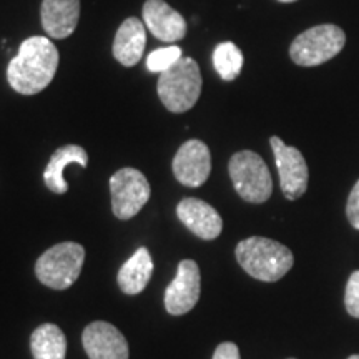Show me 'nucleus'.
<instances>
[{"label": "nucleus", "mask_w": 359, "mask_h": 359, "mask_svg": "<svg viewBox=\"0 0 359 359\" xmlns=\"http://www.w3.org/2000/svg\"><path fill=\"white\" fill-rule=\"evenodd\" d=\"M58 60V50L50 39L29 37L7 67L8 85L20 95H37L52 83Z\"/></svg>", "instance_id": "obj_1"}, {"label": "nucleus", "mask_w": 359, "mask_h": 359, "mask_svg": "<svg viewBox=\"0 0 359 359\" xmlns=\"http://www.w3.org/2000/svg\"><path fill=\"white\" fill-rule=\"evenodd\" d=\"M240 266L255 280L275 283L293 268L294 257L288 246L264 236L241 240L235 250Z\"/></svg>", "instance_id": "obj_2"}, {"label": "nucleus", "mask_w": 359, "mask_h": 359, "mask_svg": "<svg viewBox=\"0 0 359 359\" xmlns=\"http://www.w3.org/2000/svg\"><path fill=\"white\" fill-rule=\"evenodd\" d=\"M203 79L200 67L190 57H182L173 67L160 74L158 97L172 114H185L198 102Z\"/></svg>", "instance_id": "obj_3"}, {"label": "nucleus", "mask_w": 359, "mask_h": 359, "mask_svg": "<svg viewBox=\"0 0 359 359\" xmlns=\"http://www.w3.org/2000/svg\"><path fill=\"white\" fill-rule=\"evenodd\" d=\"M85 262V248L75 241H64L48 248L35 263V275L42 285L62 291L79 280Z\"/></svg>", "instance_id": "obj_4"}, {"label": "nucleus", "mask_w": 359, "mask_h": 359, "mask_svg": "<svg viewBox=\"0 0 359 359\" xmlns=\"http://www.w3.org/2000/svg\"><path fill=\"white\" fill-rule=\"evenodd\" d=\"M228 173L238 195L248 203H264L271 196V173L264 160L255 151L241 150L233 155L228 163Z\"/></svg>", "instance_id": "obj_5"}, {"label": "nucleus", "mask_w": 359, "mask_h": 359, "mask_svg": "<svg viewBox=\"0 0 359 359\" xmlns=\"http://www.w3.org/2000/svg\"><path fill=\"white\" fill-rule=\"evenodd\" d=\"M346 45V34L334 24L314 25L293 40L290 57L299 67H316L330 62Z\"/></svg>", "instance_id": "obj_6"}, {"label": "nucleus", "mask_w": 359, "mask_h": 359, "mask_svg": "<svg viewBox=\"0 0 359 359\" xmlns=\"http://www.w3.org/2000/svg\"><path fill=\"white\" fill-rule=\"evenodd\" d=\"M111 212L118 219H130L150 200L151 188L145 175L135 168H122L110 178Z\"/></svg>", "instance_id": "obj_7"}, {"label": "nucleus", "mask_w": 359, "mask_h": 359, "mask_svg": "<svg viewBox=\"0 0 359 359\" xmlns=\"http://www.w3.org/2000/svg\"><path fill=\"white\" fill-rule=\"evenodd\" d=\"M276 168L280 173V187L286 200L294 201L306 193L309 172L306 160L298 148L286 145L280 137L269 138Z\"/></svg>", "instance_id": "obj_8"}, {"label": "nucleus", "mask_w": 359, "mask_h": 359, "mask_svg": "<svg viewBox=\"0 0 359 359\" xmlns=\"http://www.w3.org/2000/svg\"><path fill=\"white\" fill-rule=\"evenodd\" d=\"M201 293L200 268L193 259H183L178 264L175 280L165 291V308L173 316H182L196 306Z\"/></svg>", "instance_id": "obj_9"}, {"label": "nucleus", "mask_w": 359, "mask_h": 359, "mask_svg": "<svg viewBox=\"0 0 359 359\" xmlns=\"http://www.w3.org/2000/svg\"><path fill=\"white\" fill-rule=\"evenodd\" d=\"M173 175L182 185L198 188L208 180L212 172V154L205 142L188 140L178 148L175 155Z\"/></svg>", "instance_id": "obj_10"}, {"label": "nucleus", "mask_w": 359, "mask_h": 359, "mask_svg": "<svg viewBox=\"0 0 359 359\" xmlns=\"http://www.w3.org/2000/svg\"><path fill=\"white\" fill-rule=\"evenodd\" d=\"M82 344L90 359H128L130 349L118 327L107 321H93L82 333Z\"/></svg>", "instance_id": "obj_11"}, {"label": "nucleus", "mask_w": 359, "mask_h": 359, "mask_svg": "<svg viewBox=\"0 0 359 359\" xmlns=\"http://www.w3.org/2000/svg\"><path fill=\"white\" fill-rule=\"evenodd\" d=\"M178 219L201 240H217L223 231V219L219 213L200 198H185L177 206Z\"/></svg>", "instance_id": "obj_12"}, {"label": "nucleus", "mask_w": 359, "mask_h": 359, "mask_svg": "<svg viewBox=\"0 0 359 359\" xmlns=\"http://www.w3.org/2000/svg\"><path fill=\"white\" fill-rule=\"evenodd\" d=\"M143 22L154 37L161 42L173 43L187 35L185 19L165 0H147L143 6Z\"/></svg>", "instance_id": "obj_13"}, {"label": "nucleus", "mask_w": 359, "mask_h": 359, "mask_svg": "<svg viewBox=\"0 0 359 359\" xmlns=\"http://www.w3.org/2000/svg\"><path fill=\"white\" fill-rule=\"evenodd\" d=\"M40 19L50 39L70 37L79 25L80 0H43Z\"/></svg>", "instance_id": "obj_14"}, {"label": "nucleus", "mask_w": 359, "mask_h": 359, "mask_svg": "<svg viewBox=\"0 0 359 359\" xmlns=\"http://www.w3.org/2000/svg\"><path fill=\"white\" fill-rule=\"evenodd\" d=\"M147 43V30L137 17H128L120 25L114 40V57L123 67H133L142 60Z\"/></svg>", "instance_id": "obj_15"}, {"label": "nucleus", "mask_w": 359, "mask_h": 359, "mask_svg": "<svg viewBox=\"0 0 359 359\" xmlns=\"http://www.w3.org/2000/svg\"><path fill=\"white\" fill-rule=\"evenodd\" d=\"M72 163L87 168L88 154L80 145H65L53 151L50 160H48L47 168L43 172L45 185H47V188L52 193L64 195V193L69 191V185H67L64 178V172Z\"/></svg>", "instance_id": "obj_16"}, {"label": "nucleus", "mask_w": 359, "mask_h": 359, "mask_svg": "<svg viewBox=\"0 0 359 359\" xmlns=\"http://www.w3.org/2000/svg\"><path fill=\"white\" fill-rule=\"evenodd\" d=\"M154 259L145 246L138 248L120 268L116 281L125 294H138L147 288L154 275Z\"/></svg>", "instance_id": "obj_17"}, {"label": "nucleus", "mask_w": 359, "mask_h": 359, "mask_svg": "<svg viewBox=\"0 0 359 359\" xmlns=\"http://www.w3.org/2000/svg\"><path fill=\"white\" fill-rule=\"evenodd\" d=\"M30 349L34 359H65L67 339L57 325L45 323L30 336Z\"/></svg>", "instance_id": "obj_18"}, {"label": "nucleus", "mask_w": 359, "mask_h": 359, "mask_svg": "<svg viewBox=\"0 0 359 359\" xmlns=\"http://www.w3.org/2000/svg\"><path fill=\"white\" fill-rule=\"evenodd\" d=\"M213 67L223 80H235L243 69V53L233 42L218 43L213 50Z\"/></svg>", "instance_id": "obj_19"}, {"label": "nucleus", "mask_w": 359, "mask_h": 359, "mask_svg": "<svg viewBox=\"0 0 359 359\" xmlns=\"http://www.w3.org/2000/svg\"><path fill=\"white\" fill-rule=\"evenodd\" d=\"M182 58V48L178 45L156 48L147 57V69L154 74H163L170 67H173Z\"/></svg>", "instance_id": "obj_20"}, {"label": "nucleus", "mask_w": 359, "mask_h": 359, "mask_svg": "<svg viewBox=\"0 0 359 359\" xmlns=\"http://www.w3.org/2000/svg\"><path fill=\"white\" fill-rule=\"evenodd\" d=\"M344 306L349 316L359 320V269L351 273L344 291Z\"/></svg>", "instance_id": "obj_21"}, {"label": "nucleus", "mask_w": 359, "mask_h": 359, "mask_svg": "<svg viewBox=\"0 0 359 359\" xmlns=\"http://www.w3.org/2000/svg\"><path fill=\"white\" fill-rule=\"evenodd\" d=\"M346 217L354 230L359 231V180L354 183L353 190L349 191L346 203Z\"/></svg>", "instance_id": "obj_22"}, {"label": "nucleus", "mask_w": 359, "mask_h": 359, "mask_svg": "<svg viewBox=\"0 0 359 359\" xmlns=\"http://www.w3.org/2000/svg\"><path fill=\"white\" fill-rule=\"evenodd\" d=\"M213 359H241L240 349H238L235 343L226 341V343L218 344L217 349H215V353H213Z\"/></svg>", "instance_id": "obj_23"}, {"label": "nucleus", "mask_w": 359, "mask_h": 359, "mask_svg": "<svg viewBox=\"0 0 359 359\" xmlns=\"http://www.w3.org/2000/svg\"><path fill=\"white\" fill-rule=\"evenodd\" d=\"M278 2H285V4H290V2H296V0H278Z\"/></svg>", "instance_id": "obj_24"}, {"label": "nucleus", "mask_w": 359, "mask_h": 359, "mask_svg": "<svg viewBox=\"0 0 359 359\" xmlns=\"http://www.w3.org/2000/svg\"><path fill=\"white\" fill-rule=\"evenodd\" d=\"M348 359H359V354H353V356H349Z\"/></svg>", "instance_id": "obj_25"}, {"label": "nucleus", "mask_w": 359, "mask_h": 359, "mask_svg": "<svg viewBox=\"0 0 359 359\" xmlns=\"http://www.w3.org/2000/svg\"><path fill=\"white\" fill-rule=\"evenodd\" d=\"M288 359H296V358H288Z\"/></svg>", "instance_id": "obj_26"}]
</instances>
